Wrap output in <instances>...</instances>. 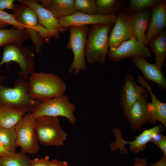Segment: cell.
Returning <instances> with one entry per match:
<instances>
[{"instance_id": "6da1fadb", "label": "cell", "mask_w": 166, "mask_h": 166, "mask_svg": "<svg viewBox=\"0 0 166 166\" xmlns=\"http://www.w3.org/2000/svg\"><path fill=\"white\" fill-rule=\"evenodd\" d=\"M20 4L15 5L13 14L16 19L25 27L30 38L32 41L36 53H40L44 45V41L48 42L57 36L39 24L37 16L33 10L23 0H18Z\"/></svg>"}, {"instance_id": "7a4b0ae2", "label": "cell", "mask_w": 166, "mask_h": 166, "mask_svg": "<svg viewBox=\"0 0 166 166\" xmlns=\"http://www.w3.org/2000/svg\"><path fill=\"white\" fill-rule=\"evenodd\" d=\"M29 94L41 102L63 94L66 86L62 79L53 73L33 72L29 77Z\"/></svg>"}, {"instance_id": "3957f363", "label": "cell", "mask_w": 166, "mask_h": 166, "mask_svg": "<svg viewBox=\"0 0 166 166\" xmlns=\"http://www.w3.org/2000/svg\"><path fill=\"white\" fill-rule=\"evenodd\" d=\"M111 27L106 24L91 25L85 49V58L88 64H102L105 62L109 49V33Z\"/></svg>"}, {"instance_id": "277c9868", "label": "cell", "mask_w": 166, "mask_h": 166, "mask_svg": "<svg viewBox=\"0 0 166 166\" xmlns=\"http://www.w3.org/2000/svg\"><path fill=\"white\" fill-rule=\"evenodd\" d=\"M28 81L20 78L13 88L0 84V104L10 106L25 113H32L42 102L29 95Z\"/></svg>"}, {"instance_id": "5b68a950", "label": "cell", "mask_w": 166, "mask_h": 166, "mask_svg": "<svg viewBox=\"0 0 166 166\" xmlns=\"http://www.w3.org/2000/svg\"><path fill=\"white\" fill-rule=\"evenodd\" d=\"M13 61L20 68L17 72L21 78L26 79L35 69V60L33 49L30 46H23L21 43H11L4 46L0 68L4 64ZM6 76L0 75V82H3Z\"/></svg>"}, {"instance_id": "8992f818", "label": "cell", "mask_w": 166, "mask_h": 166, "mask_svg": "<svg viewBox=\"0 0 166 166\" xmlns=\"http://www.w3.org/2000/svg\"><path fill=\"white\" fill-rule=\"evenodd\" d=\"M89 28L88 26H72L68 29L69 38L66 47L72 50L73 55V61L68 69L69 73L77 75L87 67L85 49Z\"/></svg>"}, {"instance_id": "52a82bcc", "label": "cell", "mask_w": 166, "mask_h": 166, "mask_svg": "<svg viewBox=\"0 0 166 166\" xmlns=\"http://www.w3.org/2000/svg\"><path fill=\"white\" fill-rule=\"evenodd\" d=\"M35 131L38 140L45 146H63L67 133L61 127L57 117H42L36 119Z\"/></svg>"}, {"instance_id": "ba28073f", "label": "cell", "mask_w": 166, "mask_h": 166, "mask_svg": "<svg viewBox=\"0 0 166 166\" xmlns=\"http://www.w3.org/2000/svg\"><path fill=\"white\" fill-rule=\"evenodd\" d=\"M76 109L69 97L63 94L42 102L31 113L36 119L42 117H63L74 124L77 121L74 113Z\"/></svg>"}, {"instance_id": "9c48e42d", "label": "cell", "mask_w": 166, "mask_h": 166, "mask_svg": "<svg viewBox=\"0 0 166 166\" xmlns=\"http://www.w3.org/2000/svg\"><path fill=\"white\" fill-rule=\"evenodd\" d=\"M36 119L28 113L20 119L15 126L17 145L21 151L27 154L38 152L40 146L35 131Z\"/></svg>"}, {"instance_id": "30bf717a", "label": "cell", "mask_w": 166, "mask_h": 166, "mask_svg": "<svg viewBox=\"0 0 166 166\" xmlns=\"http://www.w3.org/2000/svg\"><path fill=\"white\" fill-rule=\"evenodd\" d=\"M164 127L161 124L156 125L149 129L144 130L136 139L132 141H127L124 140L121 135V131L119 128H114L113 132L115 136V142H111L110 147L112 151H115L119 149L120 153L126 154L127 151L124 145L129 144L130 151L136 154L144 150L147 144L150 142L154 136L157 133H161L165 130Z\"/></svg>"}, {"instance_id": "8fae6325", "label": "cell", "mask_w": 166, "mask_h": 166, "mask_svg": "<svg viewBox=\"0 0 166 166\" xmlns=\"http://www.w3.org/2000/svg\"><path fill=\"white\" fill-rule=\"evenodd\" d=\"M151 55V51L146 46L133 37L123 42L116 48H109L107 57L109 61L118 62L134 57L149 58Z\"/></svg>"}, {"instance_id": "7c38bea8", "label": "cell", "mask_w": 166, "mask_h": 166, "mask_svg": "<svg viewBox=\"0 0 166 166\" xmlns=\"http://www.w3.org/2000/svg\"><path fill=\"white\" fill-rule=\"evenodd\" d=\"M117 17L116 15H92L78 11L71 15L60 18L57 19L65 31L72 26L81 27L96 24L112 26L115 23Z\"/></svg>"}, {"instance_id": "4fadbf2b", "label": "cell", "mask_w": 166, "mask_h": 166, "mask_svg": "<svg viewBox=\"0 0 166 166\" xmlns=\"http://www.w3.org/2000/svg\"><path fill=\"white\" fill-rule=\"evenodd\" d=\"M147 92L142 86L137 84L133 76L128 74L126 76L120 100V105L125 117L132 105L143 94Z\"/></svg>"}, {"instance_id": "5bb4252c", "label": "cell", "mask_w": 166, "mask_h": 166, "mask_svg": "<svg viewBox=\"0 0 166 166\" xmlns=\"http://www.w3.org/2000/svg\"><path fill=\"white\" fill-rule=\"evenodd\" d=\"M114 24L109 37V48H116L123 42L135 37L131 26V14L119 13Z\"/></svg>"}, {"instance_id": "9a60e30c", "label": "cell", "mask_w": 166, "mask_h": 166, "mask_svg": "<svg viewBox=\"0 0 166 166\" xmlns=\"http://www.w3.org/2000/svg\"><path fill=\"white\" fill-rule=\"evenodd\" d=\"M149 97L148 92L143 94L132 105L125 117L135 130H138L148 121L150 115L147 105Z\"/></svg>"}, {"instance_id": "2e32d148", "label": "cell", "mask_w": 166, "mask_h": 166, "mask_svg": "<svg viewBox=\"0 0 166 166\" xmlns=\"http://www.w3.org/2000/svg\"><path fill=\"white\" fill-rule=\"evenodd\" d=\"M131 61L141 72L144 79L156 84L160 90L166 89L165 77L162 70L155 63H150L147 61L145 58L140 57H133L132 58Z\"/></svg>"}, {"instance_id": "e0dca14e", "label": "cell", "mask_w": 166, "mask_h": 166, "mask_svg": "<svg viewBox=\"0 0 166 166\" xmlns=\"http://www.w3.org/2000/svg\"><path fill=\"white\" fill-rule=\"evenodd\" d=\"M137 79L138 83L145 87L150 95L151 102H148L147 105L150 115L148 123L153 124L159 121L166 127V103L157 99L153 93L151 86L142 76L139 75Z\"/></svg>"}, {"instance_id": "ac0fdd59", "label": "cell", "mask_w": 166, "mask_h": 166, "mask_svg": "<svg viewBox=\"0 0 166 166\" xmlns=\"http://www.w3.org/2000/svg\"><path fill=\"white\" fill-rule=\"evenodd\" d=\"M23 1L34 12L39 24L59 37V33L65 31L58 19L37 0H24Z\"/></svg>"}, {"instance_id": "d6986e66", "label": "cell", "mask_w": 166, "mask_h": 166, "mask_svg": "<svg viewBox=\"0 0 166 166\" xmlns=\"http://www.w3.org/2000/svg\"><path fill=\"white\" fill-rule=\"evenodd\" d=\"M166 26V1L162 0L153 8L151 18L146 33L147 45L160 34Z\"/></svg>"}, {"instance_id": "ffe728a7", "label": "cell", "mask_w": 166, "mask_h": 166, "mask_svg": "<svg viewBox=\"0 0 166 166\" xmlns=\"http://www.w3.org/2000/svg\"><path fill=\"white\" fill-rule=\"evenodd\" d=\"M57 19L71 15L77 11L75 8L74 0H37Z\"/></svg>"}, {"instance_id": "44dd1931", "label": "cell", "mask_w": 166, "mask_h": 166, "mask_svg": "<svg viewBox=\"0 0 166 166\" xmlns=\"http://www.w3.org/2000/svg\"><path fill=\"white\" fill-rule=\"evenodd\" d=\"M150 18L149 11L146 10L131 14V26L134 36L137 40L143 43L146 46V31Z\"/></svg>"}, {"instance_id": "7402d4cb", "label": "cell", "mask_w": 166, "mask_h": 166, "mask_svg": "<svg viewBox=\"0 0 166 166\" xmlns=\"http://www.w3.org/2000/svg\"><path fill=\"white\" fill-rule=\"evenodd\" d=\"M156 58L155 64L162 70L166 57V32L164 29L148 43Z\"/></svg>"}, {"instance_id": "603a6c76", "label": "cell", "mask_w": 166, "mask_h": 166, "mask_svg": "<svg viewBox=\"0 0 166 166\" xmlns=\"http://www.w3.org/2000/svg\"><path fill=\"white\" fill-rule=\"evenodd\" d=\"M24 113L22 111L13 107L0 104V127H15Z\"/></svg>"}, {"instance_id": "cb8c5ba5", "label": "cell", "mask_w": 166, "mask_h": 166, "mask_svg": "<svg viewBox=\"0 0 166 166\" xmlns=\"http://www.w3.org/2000/svg\"><path fill=\"white\" fill-rule=\"evenodd\" d=\"M29 39V35L26 30L0 28V47L10 44H22Z\"/></svg>"}, {"instance_id": "d4e9b609", "label": "cell", "mask_w": 166, "mask_h": 166, "mask_svg": "<svg viewBox=\"0 0 166 166\" xmlns=\"http://www.w3.org/2000/svg\"><path fill=\"white\" fill-rule=\"evenodd\" d=\"M30 160L27 154L21 151L10 152L6 155L0 157L2 166H29Z\"/></svg>"}, {"instance_id": "484cf974", "label": "cell", "mask_w": 166, "mask_h": 166, "mask_svg": "<svg viewBox=\"0 0 166 166\" xmlns=\"http://www.w3.org/2000/svg\"><path fill=\"white\" fill-rule=\"evenodd\" d=\"M0 143L9 152H16L18 147L15 127H0Z\"/></svg>"}, {"instance_id": "4316f807", "label": "cell", "mask_w": 166, "mask_h": 166, "mask_svg": "<svg viewBox=\"0 0 166 166\" xmlns=\"http://www.w3.org/2000/svg\"><path fill=\"white\" fill-rule=\"evenodd\" d=\"M97 14L108 16L116 15L121 9V3L117 0H95Z\"/></svg>"}, {"instance_id": "83f0119b", "label": "cell", "mask_w": 166, "mask_h": 166, "mask_svg": "<svg viewBox=\"0 0 166 166\" xmlns=\"http://www.w3.org/2000/svg\"><path fill=\"white\" fill-rule=\"evenodd\" d=\"M161 0H131L129 7L132 12L137 13L148 8H154L159 5Z\"/></svg>"}, {"instance_id": "f1b7e54d", "label": "cell", "mask_w": 166, "mask_h": 166, "mask_svg": "<svg viewBox=\"0 0 166 166\" xmlns=\"http://www.w3.org/2000/svg\"><path fill=\"white\" fill-rule=\"evenodd\" d=\"M74 5L78 11L89 15L97 14L95 0H74Z\"/></svg>"}, {"instance_id": "f546056e", "label": "cell", "mask_w": 166, "mask_h": 166, "mask_svg": "<svg viewBox=\"0 0 166 166\" xmlns=\"http://www.w3.org/2000/svg\"><path fill=\"white\" fill-rule=\"evenodd\" d=\"M0 20L8 25L12 26L18 30H26L25 26L16 19L13 14L0 10Z\"/></svg>"}, {"instance_id": "4dcf8cb0", "label": "cell", "mask_w": 166, "mask_h": 166, "mask_svg": "<svg viewBox=\"0 0 166 166\" xmlns=\"http://www.w3.org/2000/svg\"><path fill=\"white\" fill-rule=\"evenodd\" d=\"M150 142L157 146L163 152L164 155L166 156V136L161 133L156 134Z\"/></svg>"}, {"instance_id": "1f68e13d", "label": "cell", "mask_w": 166, "mask_h": 166, "mask_svg": "<svg viewBox=\"0 0 166 166\" xmlns=\"http://www.w3.org/2000/svg\"><path fill=\"white\" fill-rule=\"evenodd\" d=\"M49 157L46 156L42 158H35L30 160L29 166H48Z\"/></svg>"}, {"instance_id": "d6a6232c", "label": "cell", "mask_w": 166, "mask_h": 166, "mask_svg": "<svg viewBox=\"0 0 166 166\" xmlns=\"http://www.w3.org/2000/svg\"><path fill=\"white\" fill-rule=\"evenodd\" d=\"M14 0H0V10L4 11L5 9L14 10L15 5Z\"/></svg>"}, {"instance_id": "836d02e7", "label": "cell", "mask_w": 166, "mask_h": 166, "mask_svg": "<svg viewBox=\"0 0 166 166\" xmlns=\"http://www.w3.org/2000/svg\"><path fill=\"white\" fill-rule=\"evenodd\" d=\"M134 162L133 166H147L148 165V160L144 158H139L136 157L134 159Z\"/></svg>"}, {"instance_id": "e575fe53", "label": "cell", "mask_w": 166, "mask_h": 166, "mask_svg": "<svg viewBox=\"0 0 166 166\" xmlns=\"http://www.w3.org/2000/svg\"><path fill=\"white\" fill-rule=\"evenodd\" d=\"M48 166H68L66 161H60L57 159H52L49 160Z\"/></svg>"}, {"instance_id": "d590c367", "label": "cell", "mask_w": 166, "mask_h": 166, "mask_svg": "<svg viewBox=\"0 0 166 166\" xmlns=\"http://www.w3.org/2000/svg\"><path fill=\"white\" fill-rule=\"evenodd\" d=\"M150 166H166V156L163 155L157 162L150 164Z\"/></svg>"}, {"instance_id": "8d00e7d4", "label": "cell", "mask_w": 166, "mask_h": 166, "mask_svg": "<svg viewBox=\"0 0 166 166\" xmlns=\"http://www.w3.org/2000/svg\"><path fill=\"white\" fill-rule=\"evenodd\" d=\"M10 152L0 143V157H2L6 155Z\"/></svg>"}, {"instance_id": "74e56055", "label": "cell", "mask_w": 166, "mask_h": 166, "mask_svg": "<svg viewBox=\"0 0 166 166\" xmlns=\"http://www.w3.org/2000/svg\"><path fill=\"white\" fill-rule=\"evenodd\" d=\"M9 25L0 20V28H5Z\"/></svg>"}, {"instance_id": "f35d334b", "label": "cell", "mask_w": 166, "mask_h": 166, "mask_svg": "<svg viewBox=\"0 0 166 166\" xmlns=\"http://www.w3.org/2000/svg\"><path fill=\"white\" fill-rule=\"evenodd\" d=\"M0 166H2L1 164V163H0Z\"/></svg>"}]
</instances>
